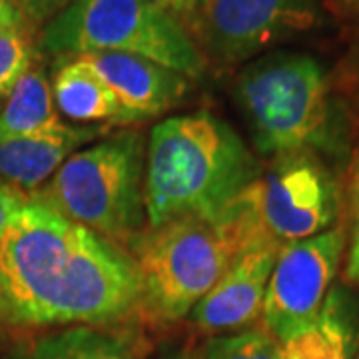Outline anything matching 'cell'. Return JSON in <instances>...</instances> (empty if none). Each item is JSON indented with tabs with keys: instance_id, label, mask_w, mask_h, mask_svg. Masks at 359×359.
<instances>
[{
	"instance_id": "25",
	"label": "cell",
	"mask_w": 359,
	"mask_h": 359,
	"mask_svg": "<svg viewBox=\"0 0 359 359\" xmlns=\"http://www.w3.org/2000/svg\"><path fill=\"white\" fill-rule=\"evenodd\" d=\"M327 6L341 18H359V0H327Z\"/></svg>"
},
{
	"instance_id": "7",
	"label": "cell",
	"mask_w": 359,
	"mask_h": 359,
	"mask_svg": "<svg viewBox=\"0 0 359 359\" xmlns=\"http://www.w3.org/2000/svg\"><path fill=\"white\" fill-rule=\"evenodd\" d=\"M269 160L240 194L268 236L285 245L339 224L344 190L323 156L297 150Z\"/></svg>"
},
{
	"instance_id": "22",
	"label": "cell",
	"mask_w": 359,
	"mask_h": 359,
	"mask_svg": "<svg viewBox=\"0 0 359 359\" xmlns=\"http://www.w3.org/2000/svg\"><path fill=\"white\" fill-rule=\"evenodd\" d=\"M26 202H28V198L20 188L0 178V238L8 230V226L13 224L16 214L25 208Z\"/></svg>"
},
{
	"instance_id": "2",
	"label": "cell",
	"mask_w": 359,
	"mask_h": 359,
	"mask_svg": "<svg viewBox=\"0 0 359 359\" xmlns=\"http://www.w3.org/2000/svg\"><path fill=\"white\" fill-rule=\"evenodd\" d=\"M262 166L226 120L205 110L158 122L146 146L148 228L180 218H216Z\"/></svg>"
},
{
	"instance_id": "5",
	"label": "cell",
	"mask_w": 359,
	"mask_h": 359,
	"mask_svg": "<svg viewBox=\"0 0 359 359\" xmlns=\"http://www.w3.org/2000/svg\"><path fill=\"white\" fill-rule=\"evenodd\" d=\"M146 144L124 130L78 150L48 180L39 200L128 252L146 230Z\"/></svg>"
},
{
	"instance_id": "20",
	"label": "cell",
	"mask_w": 359,
	"mask_h": 359,
	"mask_svg": "<svg viewBox=\"0 0 359 359\" xmlns=\"http://www.w3.org/2000/svg\"><path fill=\"white\" fill-rule=\"evenodd\" d=\"M16 11L25 16V20L34 30L44 28L60 13L74 2V0H11Z\"/></svg>"
},
{
	"instance_id": "10",
	"label": "cell",
	"mask_w": 359,
	"mask_h": 359,
	"mask_svg": "<svg viewBox=\"0 0 359 359\" xmlns=\"http://www.w3.org/2000/svg\"><path fill=\"white\" fill-rule=\"evenodd\" d=\"M280 250L282 244L273 238L245 248L188 316L194 327L204 334H224L259 320Z\"/></svg>"
},
{
	"instance_id": "8",
	"label": "cell",
	"mask_w": 359,
	"mask_h": 359,
	"mask_svg": "<svg viewBox=\"0 0 359 359\" xmlns=\"http://www.w3.org/2000/svg\"><path fill=\"white\" fill-rule=\"evenodd\" d=\"M347 245L337 224L313 238L282 245L264 299V330L280 346L309 327L320 316Z\"/></svg>"
},
{
	"instance_id": "6",
	"label": "cell",
	"mask_w": 359,
	"mask_h": 359,
	"mask_svg": "<svg viewBox=\"0 0 359 359\" xmlns=\"http://www.w3.org/2000/svg\"><path fill=\"white\" fill-rule=\"evenodd\" d=\"M39 48L54 58L124 52L196 80L205 56L188 28L152 0H74L42 28Z\"/></svg>"
},
{
	"instance_id": "21",
	"label": "cell",
	"mask_w": 359,
	"mask_h": 359,
	"mask_svg": "<svg viewBox=\"0 0 359 359\" xmlns=\"http://www.w3.org/2000/svg\"><path fill=\"white\" fill-rule=\"evenodd\" d=\"M152 2L186 26L194 39L198 36V26H200V14H202L204 0H152Z\"/></svg>"
},
{
	"instance_id": "12",
	"label": "cell",
	"mask_w": 359,
	"mask_h": 359,
	"mask_svg": "<svg viewBox=\"0 0 359 359\" xmlns=\"http://www.w3.org/2000/svg\"><path fill=\"white\" fill-rule=\"evenodd\" d=\"M102 126H72L32 134L0 138V178L25 190L42 186L60 170L80 146L106 134Z\"/></svg>"
},
{
	"instance_id": "26",
	"label": "cell",
	"mask_w": 359,
	"mask_h": 359,
	"mask_svg": "<svg viewBox=\"0 0 359 359\" xmlns=\"http://www.w3.org/2000/svg\"><path fill=\"white\" fill-rule=\"evenodd\" d=\"M172 359H202V353L192 351V349H184V351H180L178 355H174Z\"/></svg>"
},
{
	"instance_id": "1",
	"label": "cell",
	"mask_w": 359,
	"mask_h": 359,
	"mask_svg": "<svg viewBox=\"0 0 359 359\" xmlns=\"http://www.w3.org/2000/svg\"><path fill=\"white\" fill-rule=\"evenodd\" d=\"M140 309L128 252L39 198L0 238V316L16 325H104Z\"/></svg>"
},
{
	"instance_id": "15",
	"label": "cell",
	"mask_w": 359,
	"mask_h": 359,
	"mask_svg": "<svg viewBox=\"0 0 359 359\" xmlns=\"http://www.w3.org/2000/svg\"><path fill=\"white\" fill-rule=\"evenodd\" d=\"M6 359H144V353L128 335L78 325L22 344Z\"/></svg>"
},
{
	"instance_id": "24",
	"label": "cell",
	"mask_w": 359,
	"mask_h": 359,
	"mask_svg": "<svg viewBox=\"0 0 359 359\" xmlns=\"http://www.w3.org/2000/svg\"><path fill=\"white\" fill-rule=\"evenodd\" d=\"M2 28H30V30H34L26 22L25 16L16 11V6L11 0H0V30Z\"/></svg>"
},
{
	"instance_id": "23",
	"label": "cell",
	"mask_w": 359,
	"mask_h": 359,
	"mask_svg": "<svg viewBox=\"0 0 359 359\" xmlns=\"http://www.w3.org/2000/svg\"><path fill=\"white\" fill-rule=\"evenodd\" d=\"M294 14L302 20V25L306 26V30L311 26L318 25L320 20V4L318 0H287Z\"/></svg>"
},
{
	"instance_id": "13",
	"label": "cell",
	"mask_w": 359,
	"mask_h": 359,
	"mask_svg": "<svg viewBox=\"0 0 359 359\" xmlns=\"http://www.w3.org/2000/svg\"><path fill=\"white\" fill-rule=\"evenodd\" d=\"M359 347V304L335 285L316 321L282 344L283 359H353Z\"/></svg>"
},
{
	"instance_id": "17",
	"label": "cell",
	"mask_w": 359,
	"mask_h": 359,
	"mask_svg": "<svg viewBox=\"0 0 359 359\" xmlns=\"http://www.w3.org/2000/svg\"><path fill=\"white\" fill-rule=\"evenodd\" d=\"M30 28L0 30V106L18 84V80L36 65L39 44Z\"/></svg>"
},
{
	"instance_id": "14",
	"label": "cell",
	"mask_w": 359,
	"mask_h": 359,
	"mask_svg": "<svg viewBox=\"0 0 359 359\" xmlns=\"http://www.w3.org/2000/svg\"><path fill=\"white\" fill-rule=\"evenodd\" d=\"M50 86L58 114L80 126H128L124 108L114 92L80 58H62Z\"/></svg>"
},
{
	"instance_id": "27",
	"label": "cell",
	"mask_w": 359,
	"mask_h": 359,
	"mask_svg": "<svg viewBox=\"0 0 359 359\" xmlns=\"http://www.w3.org/2000/svg\"><path fill=\"white\" fill-rule=\"evenodd\" d=\"M353 359H359V347H358V353H355V358Z\"/></svg>"
},
{
	"instance_id": "16",
	"label": "cell",
	"mask_w": 359,
	"mask_h": 359,
	"mask_svg": "<svg viewBox=\"0 0 359 359\" xmlns=\"http://www.w3.org/2000/svg\"><path fill=\"white\" fill-rule=\"evenodd\" d=\"M52 96L50 78L34 65L0 106V138L32 136L65 126Z\"/></svg>"
},
{
	"instance_id": "3",
	"label": "cell",
	"mask_w": 359,
	"mask_h": 359,
	"mask_svg": "<svg viewBox=\"0 0 359 359\" xmlns=\"http://www.w3.org/2000/svg\"><path fill=\"white\" fill-rule=\"evenodd\" d=\"M271 238L238 196L216 218L146 228L128 254L140 276V309L162 323L188 318L245 248Z\"/></svg>"
},
{
	"instance_id": "4",
	"label": "cell",
	"mask_w": 359,
	"mask_h": 359,
	"mask_svg": "<svg viewBox=\"0 0 359 359\" xmlns=\"http://www.w3.org/2000/svg\"><path fill=\"white\" fill-rule=\"evenodd\" d=\"M233 96L254 148L264 158L313 150L335 158L347 148V126L325 70L309 54L269 52L242 68Z\"/></svg>"
},
{
	"instance_id": "9",
	"label": "cell",
	"mask_w": 359,
	"mask_h": 359,
	"mask_svg": "<svg viewBox=\"0 0 359 359\" xmlns=\"http://www.w3.org/2000/svg\"><path fill=\"white\" fill-rule=\"evenodd\" d=\"M299 30L306 26L287 0H204L196 40L204 56L233 66Z\"/></svg>"
},
{
	"instance_id": "11",
	"label": "cell",
	"mask_w": 359,
	"mask_h": 359,
	"mask_svg": "<svg viewBox=\"0 0 359 359\" xmlns=\"http://www.w3.org/2000/svg\"><path fill=\"white\" fill-rule=\"evenodd\" d=\"M120 100L128 124H138L176 108L190 90V78L124 52H90L76 56Z\"/></svg>"
},
{
	"instance_id": "18",
	"label": "cell",
	"mask_w": 359,
	"mask_h": 359,
	"mask_svg": "<svg viewBox=\"0 0 359 359\" xmlns=\"http://www.w3.org/2000/svg\"><path fill=\"white\" fill-rule=\"evenodd\" d=\"M280 349L282 346L266 330L254 327L210 339L202 359H269Z\"/></svg>"
},
{
	"instance_id": "19",
	"label": "cell",
	"mask_w": 359,
	"mask_h": 359,
	"mask_svg": "<svg viewBox=\"0 0 359 359\" xmlns=\"http://www.w3.org/2000/svg\"><path fill=\"white\" fill-rule=\"evenodd\" d=\"M347 202H349V238H347L346 280L359 285V148L353 152L347 170Z\"/></svg>"
}]
</instances>
